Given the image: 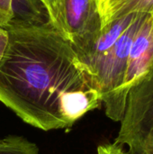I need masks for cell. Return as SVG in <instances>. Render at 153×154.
Instances as JSON below:
<instances>
[{
  "label": "cell",
  "mask_w": 153,
  "mask_h": 154,
  "mask_svg": "<svg viewBox=\"0 0 153 154\" xmlns=\"http://www.w3.org/2000/svg\"><path fill=\"white\" fill-rule=\"evenodd\" d=\"M0 61V102L43 131L66 129L101 97L70 42L51 24L12 20Z\"/></svg>",
  "instance_id": "1"
},
{
  "label": "cell",
  "mask_w": 153,
  "mask_h": 154,
  "mask_svg": "<svg viewBox=\"0 0 153 154\" xmlns=\"http://www.w3.org/2000/svg\"><path fill=\"white\" fill-rule=\"evenodd\" d=\"M115 143L128 154H153V64L128 91Z\"/></svg>",
  "instance_id": "2"
},
{
  "label": "cell",
  "mask_w": 153,
  "mask_h": 154,
  "mask_svg": "<svg viewBox=\"0 0 153 154\" xmlns=\"http://www.w3.org/2000/svg\"><path fill=\"white\" fill-rule=\"evenodd\" d=\"M47 14L50 24L70 42L82 61L103 29L96 0H53Z\"/></svg>",
  "instance_id": "3"
},
{
  "label": "cell",
  "mask_w": 153,
  "mask_h": 154,
  "mask_svg": "<svg viewBox=\"0 0 153 154\" xmlns=\"http://www.w3.org/2000/svg\"><path fill=\"white\" fill-rule=\"evenodd\" d=\"M153 64V13L144 14L133 37L128 57L122 97L126 102L129 89Z\"/></svg>",
  "instance_id": "4"
},
{
  "label": "cell",
  "mask_w": 153,
  "mask_h": 154,
  "mask_svg": "<svg viewBox=\"0 0 153 154\" xmlns=\"http://www.w3.org/2000/svg\"><path fill=\"white\" fill-rule=\"evenodd\" d=\"M136 14H131L114 20L106 25L88 55L81 61L91 78V72L102 56L113 46L121 34L132 23Z\"/></svg>",
  "instance_id": "5"
},
{
  "label": "cell",
  "mask_w": 153,
  "mask_h": 154,
  "mask_svg": "<svg viewBox=\"0 0 153 154\" xmlns=\"http://www.w3.org/2000/svg\"><path fill=\"white\" fill-rule=\"evenodd\" d=\"M153 13V0H110L103 20V28L122 16Z\"/></svg>",
  "instance_id": "6"
},
{
  "label": "cell",
  "mask_w": 153,
  "mask_h": 154,
  "mask_svg": "<svg viewBox=\"0 0 153 154\" xmlns=\"http://www.w3.org/2000/svg\"><path fill=\"white\" fill-rule=\"evenodd\" d=\"M0 154H39L38 146L23 136L0 138Z\"/></svg>",
  "instance_id": "7"
},
{
  "label": "cell",
  "mask_w": 153,
  "mask_h": 154,
  "mask_svg": "<svg viewBox=\"0 0 153 154\" xmlns=\"http://www.w3.org/2000/svg\"><path fill=\"white\" fill-rule=\"evenodd\" d=\"M14 18V0H0V27L5 28Z\"/></svg>",
  "instance_id": "8"
},
{
  "label": "cell",
  "mask_w": 153,
  "mask_h": 154,
  "mask_svg": "<svg viewBox=\"0 0 153 154\" xmlns=\"http://www.w3.org/2000/svg\"><path fill=\"white\" fill-rule=\"evenodd\" d=\"M97 154H128L124 148L115 143H106L97 147Z\"/></svg>",
  "instance_id": "9"
},
{
  "label": "cell",
  "mask_w": 153,
  "mask_h": 154,
  "mask_svg": "<svg viewBox=\"0 0 153 154\" xmlns=\"http://www.w3.org/2000/svg\"><path fill=\"white\" fill-rule=\"evenodd\" d=\"M8 43V33L5 28L0 27V61L5 54Z\"/></svg>",
  "instance_id": "10"
},
{
  "label": "cell",
  "mask_w": 153,
  "mask_h": 154,
  "mask_svg": "<svg viewBox=\"0 0 153 154\" xmlns=\"http://www.w3.org/2000/svg\"><path fill=\"white\" fill-rule=\"evenodd\" d=\"M109 1L110 0H96L97 5H98V7L100 9L101 14H102V19L103 20H104V17H105L106 13L107 11V7H108V5H109Z\"/></svg>",
  "instance_id": "11"
},
{
  "label": "cell",
  "mask_w": 153,
  "mask_h": 154,
  "mask_svg": "<svg viewBox=\"0 0 153 154\" xmlns=\"http://www.w3.org/2000/svg\"><path fill=\"white\" fill-rule=\"evenodd\" d=\"M39 1L42 4V5L45 7L46 11H47V13H48V12L50 10V8H51L53 0H39Z\"/></svg>",
  "instance_id": "12"
}]
</instances>
